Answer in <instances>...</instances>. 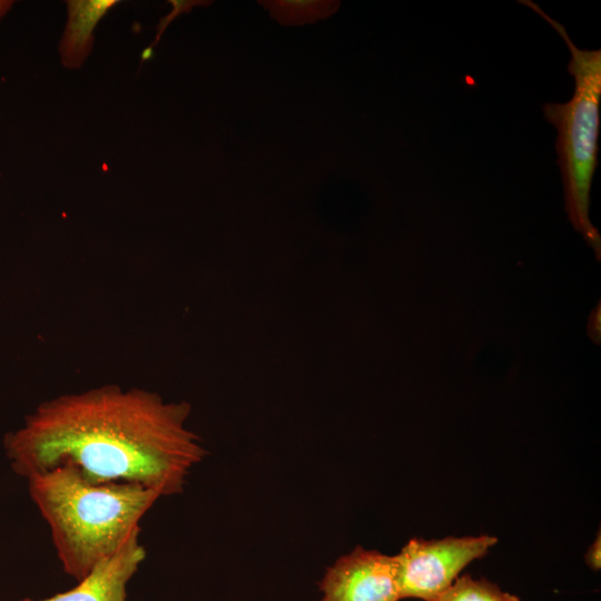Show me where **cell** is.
I'll return each instance as SVG.
<instances>
[{"label": "cell", "mask_w": 601, "mask_h": 601, "mask_svg": "<svg viewBox=\"0 0 601 601\" xmlns=\"http://www.w3.org/2000/svg\"><path fill=\"white\" fill-rule=\"evenodd\" d=\"M190 406L108 385L39 405L4 437L12 470L28 479L71 465L91 483H134L160 497L181 493L207 455L186 426Z\"/></svg>", "instance_id": "6da1fadb"}, {"label": "cell", "mask_w": 601, "mask_h": 601, "mask_svg": "<svg viewBox=\"0 0 601 601\" xmlns=\"http://www.w3.org/2000/svg\"><path fill=\"white\" fill-rule=\"evenodd\" d=\"M27 480L62 568L77 582L140 529V520L160 497L139 484L91 483L68 464Z\"/></svg>", "instance_id": "7a4b0ae2"}, {"label": "cell", "mask_w": 601, "mask_h": 601, "mask_svg": "<svg viewBox=\"0 0 601 601\" xmlns=\"http://www.w3.org/2000/svg\"><path fill=\"white\" fill-rule=\"evenodd\" d=\"M519 2L544 18L561 36L570 51L568 69L574 78L573 97L564 104L544 105L543 114L558 130V164L569 220L600 259L601 238L590 221L589 209L591 184L598 165L601 50L579 49L565 28L548 16L536 3L530 0Z\"/></svg>", "instance_id": "3957f363"}, {"label": "cell", "mask_w": 601, "mask_h": 601, "mask_svg": "<svg viewBox=\"0 0 601 601\" xmlns=\"http://www.w3.org/2000/svg\"><path fill=\"white\" fill-rule=\"evenodd\" d=\"M496 542L487 534L410 540L395 555L401 599L436 600L466 565L483 558Z\"/></svg>", "instance_id": "277c9868"}, {"label": "cell", "mask_w": 601, "mask_h": 601, "mask_svg": "<svg viewBox=\"0 0 601 601\" xmlns=\"http://www.w3.org/2000/svg\"><path fill=\"white\" fill-rule=\"evenodd\" d=\"M321 601H400L397 561L361 545L328 566L319 582Z\"/></svg>", "instance_id": "5b68a950"}, {"label": "cell", "mask_w": 601, "mask_h": 601, "mask_svg": "<svg viewBox=\"0 0 601 601\" xmlns=\"http://www.w3.org/2000/svg\"><path fill=\"white\" fill-rule=\"evenodd\" d=\"M139 534L140 529L136 530L114 555L98 563L72 589L37 601H128L127 584L146 558Z\"/></svg>", "instance_id": "8992f818"}, {"label": "cell", "mask_w": 601, "mask_h": 601, "mask_svg": "<svg viewBox=\"0 0 601 601\" xmlns=\"http://www.w3.org/2000/svg\"><path fill=\"white\" fill-rule=\"evenodd\" d=\"M118 0L67 1L68 19L58 49L66 68H80L91 52L93 30Z\"/></svg>", "instance_id": "52a82bcc"}, {"label": "cell", "mask_w": 601, "mask_h": 601, "mask_svg": "<svg viewBox=\"0 0 601 601\" xmlns=\"http://www.w3.org/2000/svg\"><path fill=\"white\" fill-rule=\"evenodd\" d=\"M270 16L284 26L313 23L337 11L339 1L332 0H266L258 1Z\"/></svg>", "instance_id": "ba28073f"}, {"label": "cell", "mask_w": 601, "mask_h": 601, "mask_svg": "<svg viewBox=\"0 0 601 601\" xmlns=\"http://www.w3.org/2000/svg\"><path fill=\"white\" fill-rule=\"evenodd\" d=\"M434 601H520L491 581L474 579L469 574L457 578L454 583Z\"/></svg>", "instance_id": "9c48e42d"}, {"label": "cell", "mask_w": 601, "mask_h": 601, "mask_svg": "<svg viewBox=\"0 0 601 601\" xmlns=\"http://www.w3.org/2000/svg\"><path fill=\"white\" fill-rule=\"evenodd\" d=\"M168 3L173 6V11L168 13L166 17H164L159 24L157 26V37L155 41L151 43V47H154L160 39L161 35L164 33L165 29L168 27V24L176 19L180 13L189 12L195 6H208L211 2L210 1H203V0H169Z\"/></svg>", "instance_id": "30bf717a"}, {"label": "cell", "mask_w": 601, "mask_h": 601, "mask_svg": "<svg viewBox=\"0 0 601 601\" xmlns=\"http://www.w3.org/2000/svg\"><path fill=\"white\" fill-rule=\"evenodd\" d=\"M584 561L593 571H599L601 566V539L598 532L595 540L588 548L584 554Z\"/></svg>", "instance_id": "8fae6325"}, {"label": "cell", "mask_w": 601, "mask_h": 601, "mask_svg": "<svg viewBox=\"0 0 601 601\" xmlns=\"http://www.w3.org/2000/svg\"><path fill=\"white\" fill-rule=\"evenodd\" d=\"M600 307H598L593 311L589 319V334L595 343H599L598 339L600 341Z\"/></svg>", "instance_id": "7c38bea8"}, {"label": "cell", "mask_w": 601, "mask_h": 601, "mask_svg": "<svg viewBox=\"0 0 601 601\" xmlns=\"http://www.w3.org/2000/svg\"><path fill=\"white\" fill-rule=\"evenodd\" d=\"M13 1L10 0H0V20L7 14L11 9Z\"/></svg>", "instance_id": "4fadbf2b"}, {"label": "cell", "mask_w": 601, "mask_h": 601, "mask_svg": "<svg viewBox=\"0 0 601 601\" xmlns=\"http://www.w3.org/2000/svg\"><path fill=\"white\" fill-rule=\"evenodd\" d=\"M151 56H152V47L150 46L144 50L142 56H141V61H145L151 58Z\"/></svg>", "instance_id": "5bb4252c"}]
</instances>
